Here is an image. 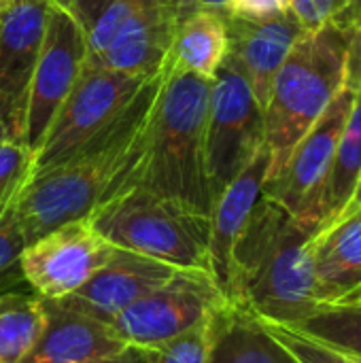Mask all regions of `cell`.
Returning <instances> with one entry per match:
<instances>
[{
  "instance_id": "cell-23",
  "label": "cell",
  "mask_w": 361,
  "mask_h": 363,
  "mask_svg": "<svg viewBox=\"0 0 361 363\" xmlns=\"http://www.w3.org/2000/svg\"><path fill=\"white\" fill-rule=\"evenodd\" d=\"M309 336L361 357V302H336L319 306L300 325Z\"/></svg>"
},
{
  "instance_id": "cell-17",
  "label": "cell",
  "mask_w": 361,
  "mask_h": 363,
  "mask_svg": "<svg viewBox=\"0 0 361 363\" xmlns=\"http://www.w3.org/2000/svg\"><path fill=\"white\" fill-rule=\"evenodd\" d=\"M45 323L19 363H91L126 349L109 323L60 300H43Z\"/></svg>"
},
{
  "instance_id": "cell-39",
  "label": "cell",
  "mask_w": 361,
  "mask_h": 363,
  "mask_svg": "<svg viewBox=\"0 0 361 363\" xmlns=\"http://www.w3.org/2000/svg\"><path fill=\"white\" fill-rule=\"evenodd\" d=\"M9 138V134H6V128H4V123L0 121V143H4Z\"/></svg>"
},
{
  "instance_id": "cell-5",
  "label": "cell",
  "mask_w": 361,
  "mask_h": 363,
  "mask_svg": "<svg viewBox=\"0 0 361 363\" xmlns=\"http://www.w3.org/2000/svg\"><path fill=\"white\" fill-rule=\"evenodd\" d=\"M89 221L117 249L211 274V217L177 200L134 187L96 208Z\"/></svg>"
},
{
  "instance_id": "cell-27",
  "label": "cell",
  "mask_w": 361,
  "mask_h": 363,
  "mask_svg": "<svg viewBox=\"0 0 361 363\" xmlns=\"http://www.w3.org/2000/svg\"><path fill=\"white\" fill-rule=\"evenodd\" d=\"M26 240L15 223L13 213L0 217V296L9 291H32L23 279L21 253Z\"/></svg>"
},
{
  "instance_id": "cell-13",
  "label": "cell",
  "mask_w": 361,
  "mask_h": 363,
  "mask_svg": "<svg viewBox=\"0 0 361 363\" xmlns=\"http://www.w3.org/2000/svg\"><path fill=\"white\" fill-rule=\"evenodd\" d=\"M179 272L181 268L115 247L111 259L81 289L60 302L111 323L119 313Z\"/></svg>"
},
{
  "instance_id": "cell-11",
  "label": "cell",
  "mask_w": 361,
  "mask_h": 363,
  "mask_svg": "<svg viewBox=\"0 0 361 363\" xmlns=\"http://www.w3.org/2000/svg\"><path fill=\"white\" fill-rule=\"evenodd\" d=\"M115 247L98 234L89 219L66 223L21 253L28 287L40 300H64L81 289L113 255Z\"/></svg>"
},
{
  "instance_id": "cell-6",
  "label": "cell",
  "mask_w": 361,
  "mask_h": 363,
  "mask_svg": "<svg viewBox=\"0 0 361 363\" xmlns=\"http://www.w3.org/2000/svg\"><path fill=\"white\" fill-rule=\"evenodd\" d=\"M264 147V108L238 64L226 55L211 83L206 117V177L213 202Z\"/></svg>"
},
{
  "instance_id": "cell-37",
  "label": "cell",
  "mask_w": 361,
  "mask_h": 363,
  "mask_svg": "<svg viewBox=\"0 0 361 363\" xmlns=\"http://www.w3.org/2000/svg\"><path fill=\"white\" fill-rule=\"evenodd\" d=\"M226 2H228V0H202V4H206V6H217V9H223Z\"/></svg>"
},
{
  "instance_id": "cell-3",
  "label": "cell",
  "mask_w": 361,
  "mask_h": 363,
  "mask_svg": "<svg viewBox=\"0 0 361 363\" xmlns=\"http://www.w3.org/2000/svg\"><path fill=\"white\" fill-rule=\"evenodd\" d=\"M211 83L213 79L172 70L166 62L160 98L119 194L140 187L211 217L204 157Z\"/></svg>"
},
{
  "instance_id": "cell-40",
  "label": "cell",
  "mask_w": 361,
  "mask_h": 363,
  "mask_svg": "<svg viewBox=\"0 0 361 363\" xmlns=\"http://www.w3.org/2000/svg\"><path fill=\"white\" fill-rule=\"evenodd\" d=\"M343 353H345V351H343ZM347 355H349V353H347ZM351 357L355 359V363H361V357H357V355H351Z\"/></svg>"
},
{
  "instance_id": "cell-24",
  "label": "cell",
  "mask_w": 361,
  "mask_h": 363,
  "mask_svg": "<svg viewBox=\"0 0 361 363\" xmlns=\"http://www.w3.org/2000/svg\"><path fill=\"white\" fill-rule=\"evenodd\" d=\"M223 311H219L211 319L202 321L200 325H196V328H191V330L174 336L172 340H168V342H164V345H160L155 349H149V363L209 362V355H211V349H213V342H215V334H217L219 315Z\"/></svg>"
},
{
  "instance_id": "cell-42",
  "label": "cell",
  "mask_w": 361,
  "mask_h": 363,
  "mask_svg": "<svg viewBox=\"0 0 361 363\" xmlns=\"http://www.w3.org/2000/svg\"><path fill=\"white\" fill-rule=\"evenodd\" d=\"M343 2H345V4H347V2H349V0H343Z\"/></svg>"
},
{
  "instance_id": "cell-38",
  "label": "cell",
  "mask_w": 361,
  "mask_h": 363,
  "mask_svg": "<svg viewBox=\"0 0 361 363\" xmlns=\"http://www.w3.org/2000/svg\"><path fill=\"white\" fill-rule=\"evenodd\" d=\"M183 9H189V6H198V4H202V0H177Z\"/></svg>"
},
{
  "instance_id": "cell-31",
  "label": "cell",
  "mask_w": 361,
  "mask_h": 363,
  "mask_svg": "<svg viewBox=\"0 0 361 363\" xmlns=\"http://www.w3.org/2000/svg\"><path fill=\"white\" fill-rule=\"evenodd\" d=\"M111 2L113 0H51V4L68 13L83 28L85 34L91 32L100 15L111 6Z\"/></svg>"
},
{
  "instance_id": "cell-19",
  "label": "cell",
  "mask_w": 361,
  "mask_h": 363,
  "mask_svg": "<svg viewBox=\"0 0 361 363\" xmlns=\"http://www.w3.org/2000/svg\"><path fill=\"white\" fill-rule=\"evenodd\" d=\"M228 55V26L223 9L189 6L179 15L168 66L179 72L213 79Z\"/></svg>"
},
{
  "instance_id": "cell-9",
  "label": "cell",
  "mask_w": 361,
  "mask_h": 363,
  "mask_svg": "<svg viewBox=\"0 0 361 363\" xmlns=\"http://www.w3.org/2000/svg\"><path fill=\"white\" fill-rule=\"evenodd\" d=\"M353 98L355 91L351 87H343L326 113L298 140L279 172L268 177L264 183V196L268 200L277 202L296 219L317 228V232L319 202Z\"/></svg>"
},
{
  "instance_id": "cell-7",
  "label": "cell",
  "mask_w": 361,
  "mask_h": 363,
  "mask_svg": "<svg viewBox=\"0 0 361 363\" xmlns=\"http://www.w3.org/2000/svg\"><path fill=\"white\" fill-rule=\"evenodd\" d=\"M145 81L138 74L85 66L34 153V170L66 162L83 149L130 104Z\"/></svg>"
},
{
  "instance_id": "cell-21",
  "label": "cell",
  "mask_w": 361,
  "mask_h": 363,
  "mask_svg": "<svg viewBox=\"0 0 361 363\" xmlns=\"http://www.w3.org/2000/svg\"><path fill=\"white\" fill-rule=\"evenodd\" d=\"M361 174V89L355 91L343 134L336 145L332 168L319 202V230L332 225L347 206Z\"/></svg>"
},
{
  "instance_id": "cell-35",
  "label": "cell",
  "mask_w": 361,
  "mask_h": 363,
  "mask_svg": "<svg viewBox=\"0 0 361 363\" xmlns=\"http://www.w3.org/2000/svg\"><path fill=\"white\" fill-rule=\"evenodd\" d=\"M360 211H361V174H360V179H357V185H355L353 194H351V198H349V202H347V206L343 208V213L338 215V219H336V221L347 219V217H351V215H355V213H360ZM336 221H334V223H336Z\"/></svg>"
},
{
  "instance_id": "cell-18",
  "label": "cell",
  "mask_w": 361,
  "mask_h": 363,
  "mask_svg": "<svg viewBox=\"0 0 361 363\" xmlns=\"http://www.w3.org/2000/svg\"><path fill=\"white\" fill-rule=\"evenodd\" d=\"M313 262L319 306L340 302L361 285V211L315 234Z\"/></svg>"
},
{
  "instance_id": "cell-1",
  "label": "cell",
  "mask_w": 361,
  "mask_h": 363,
  "mask_svg": "<svg viewBox=\"0 0 361 363\" xmlns=\"http://www.w3.org/2000/svg\"><path fill=\"white\" fill-rule=\"evenodd\" d=\"M164 79L166 64L143 83L130 104L83 149L66 162L32 172L11 208L26 245L66 223L89 219L96 208L121 191Z\"/></svg>"
},
{
  "instance_id": "cell-15",
  "label": "cell",
  "mask_w": 361,
  "mask_h": 363,
  "mask_svg": "<svg viewBox=\"0 0 361 363\" xmlns=\"http://www.w3.org/2000/svg\"><path fill=\"white\" fill-rule=\"evenodd\" d=\"M226 15L228 55L238 64L249 87L264 108L272 81L296 40L306 32L294 13L270 19H243Z\"/></svg>"
},
{
  "instance_id": "cell-16",
  "label": "cell",
  "mask_w": 361,
  "mask_h": 363,
  "mask_svg": "<svg viewBox=\"0 0 361 363\" xmlns=\"http://www.w3.org/2000/svg\"><path fill=\"white\" fill-rule=\"evenodd\" d=\"M270 172V153L266 145L257 155L223 187L211 208V236H209V262L211 277L228 298L232 253L249 223V217L264 194V183Z\"/></svg>"
},
{
  "instance_id": "cell-26",
  "label": "cell",
  "mask_w": 361,
  "mask_h": 363,
  "mask_svg": "<svg viewBox=\"0 0 361 363\" xmlns=\"http://www.w3.org/2000/svg\"><path fill=\"white\" fill-rule=\"evenodd\" d=\"M32 172L34 153L23 143L11 138L0 143V217L13 208Z\"/></svg>"
},
{
  "instance_id": "cell-14",
  "label": "cell",
  "mask_w": 361,
  "mask_h": 363,
  "mask_svg": "<svg viewBox=\"0 0 361 363\" xmlns=\"http://www.w3.org/2000/svg\"><path fill=\"white\" fill-rule=\"evenodd\" d=\"M181 11L183 6L177 0H162L147 6L126 21L100 53L87 55L85 66L145 79L157 74L168 60Z\"/></svg>"
},
{
  "instance_id": "cell-20",
  "label": "cell",
  "mask_w": 361,
  "mask_h": 363,
  "mask_svg": "<svg viewBox=\"0 0 361 363\" xmlns=\"http://www.w3.org/2000/svg\"><path fill=\"white\" fill-rule=\"evenodd\" d=\"M206 363H298L245 308L230 304L217 323Z\"/></svg>"
},
{
  "instance_id": "cell-12",
  "label": "cell",
  "mask_w": 361,
  "mask_h": 363,
  "mask_svg": "<svg viewBox=\"0 0 361 363\" xmlns=\"http://www.w3.org/2000/svg\"><path fill=\"white\" fill-rule=\"evenodd\" d=\"M51 0H9L0 6V121L21 143L28 85L45 38Z\"/></svg>"
},
{
  "instance_id": "cell-29",
  "label": "cell",
  "mask_w": 361,
  "mask_h": 363,
  "mask_svg": "<svg viewBox=\"0 0 361 363\" xmlns=\"http://www.w3.org/2000/svg\"><path fill=\"white\" fill-rule=\"evenodd\" d=\"M291 13L304 26V30H317L334 19L345 6L343 0H289Z\"/></svg>"
},
{
  "instance_id": "cell-33",
  "label": "cell",
  "mask_w": 361,
  "mask_h": 363,
  "mask_svg": "<svg viewBox=\"0 0 361 363\" xmlns=\"http://www.w3.org/2000/svg\"><path fill=\"white\" fill-rule=\"evenodd\" d=\"M332 21L338 23V26H340L343 30H347L349 34H351L353 30L361 28V0H349V2L343 6V11H340L338 15H334Z\"/></svg>"
},
{
  "instance_id": "cell-4",
  "label": "cell",
  "mask_w": 361,
  "mask_h": 363,
  "mask_svg": "<svg viewBox=\"0 0 361 363\" xmlns=\"http://www.w3.org/2000/svg\"><path fill=\"white\" fill-rule=\"evenodd\" d=\"M347 47L349 32L328 21L317 30H306L287 53L264 106L268 177L279 172L298 140L345 87Z\"/></svg>"
},
{
  "instance_id": "cell-28",
  "label": "cell",
  "mask_w": 361,
  "mask_h": 363,
  "mask_svg": "<svg viewBox=\"0 0 361 363\" xmlns=\"http://www.w3.org/2000/svg\"><path fill=\"white\" fill-rule=\"evenodd\" d=\"M155 2H162V0H113L111 6L100 15V19L87 34V55L100 53L113 40V36L119 32V28L126 21H130L136 13L145 11L147 6Z\"/></svg>"
},
{
  "instance_id": "cell-41",
  "label": "cell",
  "mask_w": 361,
  "mask_h": 363,
  "mask_svg": "<svg viewBox=\"0 0 361 363\" xmlns=\"http://www.w3.org/2000/svg\"><path fill=\"white\" fill-rule=\"evenodd\" d=\"M6 2H9V0H0V6H4Z\"/></svg>"
},
{
  "instance_id": "cell-30",
  "label": "cell",
  "mask_w": 361,
  "mask_h": 363,
  "mask_svg": "<svg viewBox=\"0 0 361 363\" xmlns=\"http://www.w3.org/2000/svg\"><path fill=\"white\" fill-rule=\"evenodd\" d=\"M223 11L243 19H270L291 13L289 0H228Z\"/></svg>"
},
{
  "instance_id": "cell-2",
  "label": "cell",
  "mask_w": 361,
  "mask_h": 363,
  "mask_svg": "<svg viewBox=\"0 0 361 363\" xmlns=\"http://www.w3.org/2000/svg\"><path fill=\"white\" fill-rule=\"evenodd\" d=\"M315 234L262 194L232 253L228 302L264 321L300 325L319 308Z\"/></svg>"
},
{
  "instance_id": "cell-36",
  "label": "cell",
  "mask_w": 361,
  "mask_h": 363,
  "mask_svg": "<svg viewBox=\"0 0 361 363\" xmlns=\"http://www.w3.org/2000/svg\"><path fill=\"white\" fill-rule=\"evenodd\" d=\"M340 302H361V285L360 287H355L353 291H349ZM334 304H336V302H334Z\"/></svg>"
},
{
  "instance_id": "cell-34",
  "label": "cell",
  "mask_w": 361,
  "mask_h": 363,
  "mask_svg": "<svg viewBox=\"0 0 361 363\" xmlns=\"http://www.w3.org/2000/svg\"><path fill=\"white\" fill-rule=\"evenodd\" d=\"M91 363H149V349L126 347L119 353H113L109 357H102V359H96Z\"/></svg>"
},
{
  "instance_id": "cell-25",
  "label": "cell",
  "mask_w": 361,
  "mask_h": 363,
  "mask_svg": "<svg viewBox=\"0 0 361 363\" xmlns=\"http://www.w3.org/2000/svg\"><path fill=\"white\" fill-rule=\"evenodd\" d=\"M260 321L266 328V332L298 363H355L351 355L309 336L306 332H302L298 328L272 323V321H264V319H260Z\"/></svg>"
},
{
  "instance_id": "cell-22",
  "label": "cell",
  "mask_w": 361,
  "mask_h": 363,
  "mask_svg": "<svg viewBox=\"0 0 361 363\" xmlns=\"http://www.w3.org/2000/svg\"><path fill=\"white\" fill-rule=\"evenodd\" d=\"M45 323L43 300L34 291L0 296V363H19L36 342Z\"/></svg>"
},
{
  "instance_id": "cell-8",
  "label": "cell",
  "mask_w": 361,
  "mask_h": 363,
  "mask_svg": "<svg viewBox=\"0 0 361 363\" xmlns=\"http://www.w3.org/2000/svg\"><path fill=\"white\" fill-rule=\"evenodd\" d=\"M226 306L230 302L211 274L181 270L119 313L109 328L126 347L155 349L211 319Z\"/></svg>"
},
{
  "instance_id": "cell-10",
  "label": "cell",
  "mask_w": 361,
  "mask_h": 363,
  "mask_svg": "<svg viewBox=\"0 0 361 363\" xmlns=\"http://www.w3.org/2000/svg\"><path fill=\"white\" fill-rule=\"evenodd\" d=\"M85 60L87 34L68 13L51 4L21 123V143L32 153L38 151L55 111L85 68Z\"/></svg>"
},
{
  "instance_id": "cell-32",
  "label": "cell",
  "mask_w": 361,
  "mask_h": 363,
  "mask_svg": "<svg viewBox=\"0 0 361 363\" xmlns=\"http://www.w3.org/2000/svg\"><path fill=\"white\" fill-rule=\"evenodd\" d=\"M345 87H351L353 91L361 89V28L353 30V32L349 34Z\"/></svg>"
}]
</instances>
